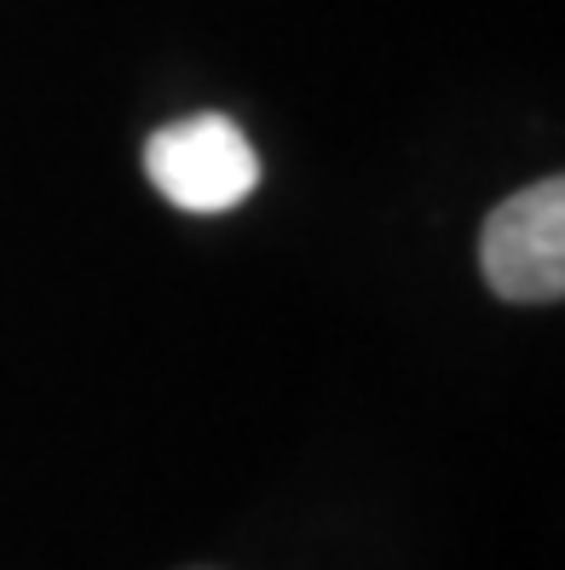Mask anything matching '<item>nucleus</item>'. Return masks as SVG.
Masks as SVG:
<instances>
[{"label": "nucleus", "instance_id": "1", "mask_svg": "<svg viewBox=\"0 0 565 570\" xmlns=\"http://www.w3.org/2000/svg\"><path fill=\"white\" fill-rule=\"evenodd\" d=\"M150 185L185 214H225L260 185V156L231 116H191L156 127L145 145Z\"/></svg>", "mask_w": 565, "mask_h": 570}, {"label": "nucleus", "instance_id": "2", "mask_svg": "<svg viewBox=\"0 0 565 570\" xmlns=\"http://www.w3.org/2000/svg\"><path fill=\"white\" fill-rule=\"evenodd\" d=\"M479 272L485 283L519 299V306H543L565 294V185L537 179L496 203L479 237Z\"/></svg>", "mask_w": 565, "mask_h": 570}]
</instances>
